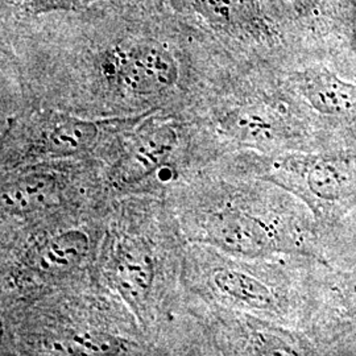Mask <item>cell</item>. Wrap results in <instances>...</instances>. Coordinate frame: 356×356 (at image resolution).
Segmentation results:
<instances>
[{"instance_id": "8992f818", "label": "cell", "mask_w": 356, "mask_h": 356, "mask_svg": "<svg viewBox=\"0 0 356 356\" xmlns=\"http://www.w3.org/2000/svg\"><path fill=\"white\" fill-rule=\"evenodd\" d=\"M300 91L319 114L346 116L356 111V86L327 69L307 70L300 79Z\"/></svg>"}, {"instance_id": "3957f363", "label": "cell", "mask_w": 356, "mask_h": 356, "mask_svg": "<svg viewBox=\"0 0 356 356\" xmlns=\"http://www.w3.org/2000/svg\"><path fill=\"white\" fill-rule=\"evenodd\" d=\"M206 238L222 251L243 257L266 256L279 248L275 229L241 210L216 214L207 225Z\"/></svg>"}, {"instance_id": "5bb4252c", "label": "cell", "mask_w": 356, "mask_h": 356, "mask_svg": "<svg viewBox=\"0 0 356 356\" xmlns=\"http://www.w3.org/2000/svg\"><path fill=\"white\" fill-rule=\"evenodd\" d=\"M86 0H28V6L35 13H47L76 10Z\"/></svg>"}, {"instance_id": "277c9868", "label": "cell", "mask_w": 356, "mask_h": 356, "mask_svg": "<svg viewBox=\"0 0 356 356\" xmlns=\"http://www.w3.org/2000/svg\"><path fill=\"white\" fill-rule=\"evenodd\" d=\"M194 8L214 29L232 36H256L269 31L256 0H194Z\"/></svg>"}, {"instance_id": "ba28073f", "label": "cell", "mask_w": 356, "mask_h": 356, "mask_svg": "<svg viewBox=\"0 0 356 356\" xmlns=\"http://www.w3.org/2000/svg\"><path fill=\"white\" fill-rule=\"evenodd\" d=\"M211 284L232 304L256 312H275L277 296L263 280L238 268H219L211 275Z\"/></svg>"}, {"instance_id": "52a82bcc", "label": "cell", "mask_w": 356, "mask_h": 356, "mask_svg": "<svg viewBox=\"0 0 356 356\" xmlns=\"http://www.w3.org/2000/svg\"><path fill=\"white\" fill-rule=\"evenodd\" d=\"M154 279V267L149 251L138 243L119 247L114 264V280L123 297L134 307L147 301Z\"/></svg>"}, {"instance_id": "2e32d148", "label": "cell", "mask_w": 356, "mask_h": 356, "mask_svg": "<svg viewBox=\"0 0 356 356\" xmlns=\"http://www.w3.org/2000/svg\"><path fill=\"white\" fill-rule=\"evenodd\" d=\"M291 1L298 10H304V11L313 10L319 3V0H291Z\"/></svg>"}, {"instance_id": "7c38bea8", "label": "cell", "mask_w": 356, "mask_h": 356, "mask_svg": "<svg viewBox=\"0 0 356 356\" xmlns=\"http://www.w3.org/2000/svg\"><path fill=\"white\" fill-rule=\"evenodd\" d=\"M227 129L241 140L264 143L276 138L280 132L281 123L276 115L264 108L248 107L229 115Z\"/></svg>"}, {"instance_id": "5b68a950", "label": "cell", "mask_w": 356, "mask_h": 356, "mask_svg": "<svg viewBox=\"0 0 356 356\" xmlns=\"http://www.w3.org/2000/svg\"><path fill=\"white\" fill-rule=\"evenodd\" d=\"M177 136L168 126L156 127L141 135L118 168L116 176L123 184H136L151 176L175 152Z\"/></svg>"}, {"instance_id": "7a4b0ae2", "label": "cell", "mask_w": 356, "mask_h": 356, "mask_svg": "<svg viewBox=\"0 0 356 356\" xmlns=\"http://www.w3.org/2000/svg\"><path fill=\"white\" fill-rule=\"evenodd\" d=\"M115 76L134 95H154L175 86L178 66L175 57L156 42H140L118 56Z\"/></svg>"}, {"instance_id": "8fae6325", "label": "cell", "mask_w": 356, "mask_h": 356, "mask_svg": "<svg viewBox=\"0 0 356 356\" xmlns=\"http://www.w3.org/2000/svg\"><path fill=\"white\" fill-rule=\"evenodd\" d=\"M88 235L81 229H69L54 235L38 254V266L48 273H64L78 267L89 252Z\"/></svg>"}, {"instance_id": "9c48e42d", "label": "cell", "mask_w": 356, "mask_h": 356, "mask_svg": "<svg viewBox=\"0 0 356 356\" xmlns=\"http://www.w3.org/2000/svg\"><path fill=\"white\" fill-rule=\"evenodd\" d=\"M56 195V178L47 173H31L3 186L1 207L10 214H29L51 204Z\"/></svg>"}, {"instance_id": "6da1fadb", "label": "cell", "mask_w": 356, "mask_h": 356, "mask_svg": "<svg viewBox=\"0 0 356 356\" xmlns=\"http://www.w3.org/2000/svg\"><path fill=\"white\" fill-rule=\"evenodd\" d=\"M285 169L316 204H341L356 195L355 152L293 157Z\"/></svg>"}, {"instance_id": "4fadbf2b", "label": "cell", "mask_w": 356, "mask_h": 356, "mask_svg": "<svg viewBox=\"0 0 356 356\" xmlns=\"http://www.w3.org/2000/svg\"><path fill=\"white\" fill-rule=\"evenodd\" d=\"M123 343L103 332H79L66 341L61 348L73 355H114L123 350Z\"/></svg>"}, {"instance_id": "30bf717a", "label": "cell", "mask_w": 356, "mask_h": 356, "mask_svg": "<svg viewBox=\"0 0 356 356\" xmlns=\"http://www.w3.org/2000/svg\"><path fill=\"white\" fill-rule=\"evenodd\" d=\"M98 135L99 124L95 122L73 116L58 118L45 132L44 148L53 156H74L88 151Z\"/></svg>"}, {"instance_id": "9a60e30c", "label": "cell", "mask_w": 356, "mask_h": 356, "mask_svg": "<svg viewBox=\"0 0 356 356\" xmlns=\"http://www.w3.org/2000/svg\"><path fill=\"white\" fill-rule=\"evenodd\" d=\"M344 288H347V291L350 293V296L356 300V269L347 276L346 282H344Z\"/></svg>"}, {"instance_id": "e0dca14e", "label": "cell", "mask_w": 356, "mask_h": 356, "mask_svg": "<svg viewBox=\"0 0 356 356\" xmlns=\"http://www.w3.org/2000/svg\"><path fill=\"white\" fill-rule=\"evenodd\" d=\"M353 33H354V41H355L356 45V11L354 15V20H353Z\"/></svg>"}]
</instances>
